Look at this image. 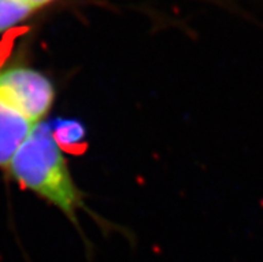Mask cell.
Segmentation results:
<instances>
[{
  "label": "cell",
  "instance_id": "6da1fadb",
  "mask_svg": "<svg viewBox=\"0 0 263 262\" xmlns=\"http://www.w3.org/2000/svg\"><path fill=\"white\" fill-rule=\"evenodd\" d=\"M8 170L20 185L55 205L77 222L82 196L71 177L62 147L53 138L50 123H37L16 151Z\"/></svg>",
  "mask_w": 263,
  "mask_h": 262
},
{
  "label": "cell",
  "instance_id": "7a4b0ae2",
  "mask_svg": "<svg viewBox=\"0 0 263 262\" xmlns=\"http://www.w3.org/2000/svg\"><path fill=\"white\" fill-rule=\"evenodd\" d=\"M53 86L43 74L26 67L0 71V99L40 123L53 102Z\"/></svg>",
  "mask_w": 263,
  "mask_h": 262
},
{
  "label": "cell",
  "instance_id": "3957f363",
  "mask_svg": "<svg viewBox=\"0 0 263 262\" xmlns=\"http://www.w3.org/2000/svg\"><path fill=\"white\" fill-rule=\"evenodd\" d=\"M37 123L0 99V167L8 169L17 150Z\"/></svg>",
  "mask_w": 263,
  "mask_h": 262
},
{
  "label": "cell",
  "instance_id": "277c9868",
  "mask_svg": "<svg viewBox=\"0 0 263 262\" xmlns=\"http://www.w3.org/2000/svg\"><path fill=\"white\" fill-rule=\"evenodd\" d=\"M51 131L60 147L77 146L84 139L86 131L82 123L71 119H55L50 123Z\"/></svg>",
  "mask_w": 263,
  "mask_h": 262
},
{
  "label": "cell",
  "instance_id": "5b68a950",
  "mask_svg": "<svg viewBox=\"0 0 263 262\" xmlns=\"http://www.w3.org/2000/svg\"><path fill=\"white\" fill-rule=\"evenodd\" d=\"M33 11L22 0H0V33L26 20Z\"/></svg>",
  "mask_w": 263,
  "mask_h": 262
},
{
  "label": "cell",
  "instance_id": "8992f818",
  "mask_svg": "<svg viewBox=\"0 0 263 262\" xmlns=\"http://www.w3.org/2000/svg\"><path fill=\"white\" fill-rule=\"evenodd\" d=\"M24 3H27L30 7H32L33 10H36V8H40V7H44L47 4L52 3L55 0H22Z\"/></svg>",
  "mask_w": 263,
  "mask_h": 262
}]
</instances>
